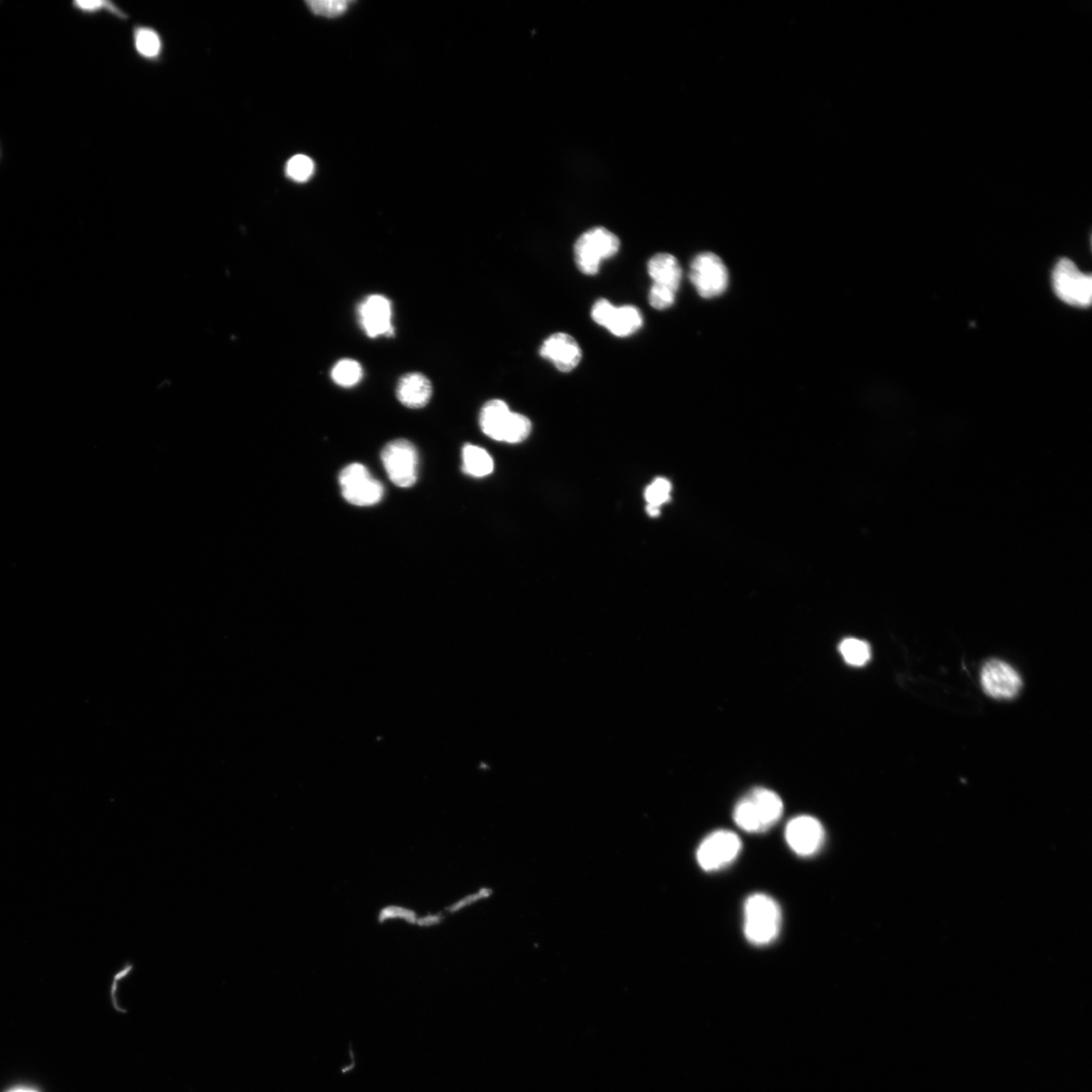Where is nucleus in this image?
<instances>
[{"mask_svg": "<svg viewBox=\"0 0 1092 1092\" xmlns=\"http://www.w3.org/2000/svg\"><path fill=\"white\" fill-rule=\"evenodd\" d=\"M671 482L664 478H658L646 488L644 497L649 505L660 508L671 500Z\"/></svg>", "mask_w": 1092, "mask_h": 1092, "instance_id": "24", "label": "nucleus"}, {"mask_svg": "<svg viewBox=\"0 0 1092 1092\" xmlns=\"http://www.w3.org/2000/svg\"><path fill=\"white\" fill-rule=\"evenodd\" d=\"M616 307L608 299H598L592 308L591 316L595 323L607 328L614 315Z\"/></svg>", "mask_w": 1092, "mask_h": 1092, "instance_id": "26", "label": "nucleus"}, {"mask_svg": "<svg viewBox=\"0 0 1092 1092\" xmlns=\"http://www.w3.org/2000/svg\"><path fill=\"white\" fill-rule=\"evenodd\" d=\"M462 460V470L470 476L487 477L494 470V460L490 454L484 449L471 446V444H467L463 448Z\"/></svg>", "mask_w": 1092, "mask_h": 1092, "instance_id": "17", "label": "nucleus"}, {"mask_svg": "<svg viewBox=\"0 0 1092 1092\" xmlns=\"http://www.w3.org/2000/svg\"><path fill=\"white\" fill-rule=\"evenodd\" d=\"M783 810L784 805L775 792L755 788L734 808L733 819L745 832L763 833L778 823Z\"/></svg>", "mask_w": 1092, "mask_h": 1092, "instance_id": "1", "label": "nucleus"}, {"mask_svg": "<svg viewBox=\"0 0 1092 1092\" xmlns=\"http://www.w3.org/2000/svg\"><path fill=\"white\" fill-rule=\"evenodd\" d=\"M488 894H489V893H488V892H487V891H481V892L479 894H476V895H470V896H469V897L463 898V900H461L460 902H459V903H457L456 904H453L452 906H450V907H449V912H451V913L458 912V911L461 910V908H462V907H465V906H467L468 904H470V903H473V902H476V901H478V900H479V898H481V897H486V896H488Z\"/></svg>", "mask_w": 1092, "mask_h": 1092, "instance_id": "29", "label": "nucleus"}, {"mask_svg": "<svg viewBox=\"0 0 1092 1092\" xmlns=\"http://www.w3.org/2000/svg\"><path fill=\"white\" fill-rule=\"evenodd\" d=\"M7 1092H38V1091L33 1088H30V1087H16L11 1090H8Z\"/></svg>", "mask_w": 1092, "mask_h": 1092, "instance_id": "32", "label": "nucleus"}, {"mask_svg": "<svg viewBox=\"0 0 1092 1092\" xmlns=\"http://www.w3.org/2000/svg\"><path fill=\"white\" fill-rule=\"evenodd\" d=\"M442 920H443V917L441 915H430V916L423 917V919L417 921V924L422 926H424V925L427 926V925L438 924Z\"/></svg>", "mask_w": 1092, "mask_h": 1092, "instance_id": "30", "label": "nucleus"}, {"mask_svg": "<svg viewBox=\"0 0 1092 1092\" xmlns=\"http://www.w3.org/2000/svg\"><path fill=\"white\" fill-rule=\"evenodd\" d=\"M690 280L700 297H719L726 292L729 287L728 268L718 255L704 253L693 260Z\"/></svg>", "mask_w": 1092, "mask_h": 1092, "instance_id": "7", "label": "nucleus"}, {"mask_svg": "<svg viewBox=\"0 0 1092 1092\" xmlns=\"http://www.w3.org/2000/svg\"><path fill=\"white\" fill-rule=\"evenodd\" d=\"M382 460L394 485L409 488L416 484L419 458L410 441L397 439L386 444L382 452Z\"/></svg>", "mask_w": 1092, "mask_h": 1092, "instance_id": "5", "label": "nucleus"}, {"mask_svg": "<svg viewBox=\"0 0 1092 1092\" xmlns=\"http://www.w3.org/2000/svg\"><path fill=\"white\" fill-rule=\"evenodd\" d=\"M395 917H398V919H403L405 921H407L410 924H415V923H417V921H418L416 914H415L412 911L405 910V908H402V907H398V906H389V907L384 908V910L380 914L379 920L381 923H384V921L389 920V919H395Z\"/></svg>", "mask_w": 1092, "mask_h": 1092, "instance_id": "27", "label": "nucleus"}, {"mask_svg": "<svg viewBox=\"0 0 1092 1092\" xmlns=\"http://www.w3.org/2000/svg\"><path fill=\"white\" fill-rule=\"evenodd\" d=\"M531 432V422L524 415L512 412L504 442L519 443L525 440Z\"/></svg>", "mask_w": 1092, "mask_h": 1092, "instance_id": "22", "label": "nucleus"}, {"mask_svg": "<svg viewBox=\"0 0 1092 1092\" xmlns=\"http://www.w3.org/2000/svg\"><path fill=\"white\" fill-rule=\"evenodd\" d=\"M676 292L678 289L671 287L654 284L649 295L650 304L656 310H665L674 305Z\"/></svg>", "mask_w": 1092, "mask_h": 1092, "instance_id": "25", "label": "nucleus"}, {"mask_svg": "<svg viewBox=\"0 0 1092 1092\" xmlns=\"http://www.w3.org/2000/svg\"><path fill=\"white\" fill-rule=\"evenodd\" d=\"M331 375L334 383L338 385L343 386V388H351L362 381L363 371L359 362L353 360H342L334 365Z\"/></svg>", "mask_w": 1092, "mask_h": 1092, "instance_id": "18", "label": "nucleus"}, {"mask_svg": "<svg viewBox=\"0 0 1092 1092\" xmlns=\"http://www.w3.org/2000/svg\"><path fill=\"white\" fill-rule=\"evenodd\" d=\"M308 9L316 15L325 17H337L342 16L351 2L345 0H311L306 3Z\"/></svg>", "mask_w": 1092, "mask_h": 1092, "instance_id": "23", "label": "nucleus"}, {"mask_svg": "<svg viewBox=\"0 0 1092 1092\" xmlns=\"http://www.w3.org/2000/svg\"><path fill=\"white\" fill-rule=\"evenodd\" d=\"M839 652L846 663L854 666H863L871 659L870 645L861 640H844L839 644Z\"/></svg>", "mask_w": 1092, "mask_h": 1092, "instance_id": "19", "label": "nucleus"}, {"mask_svg": "<svg viewBox=\"0 0 1092 1092\" xmlns=\"http://www.w3.org/2000/svg\"><path fill=\"white\" fill-rule=\"evenodd\" d=\"M74 5L77 8L81 9L82 12L86 13H95L101 11V9H108V11L111 13L118 15L120 17H124V14L121 13L119 9L110 2H102V0H90V2H81V0H80V2L74 3Z\"/></svg>", "mask_w": 1092, "mask_h": 1092, "instance_id": "28", "label": "nucleus"}, {"mask_svg": "<svg viewBox=\"0 0 1092 1092\" xmlns=\"http://www.w3.org/2000/svg\"><path fill=\"white\" fill-rule=\"evenodd\" d=\"M398 400L410 409H421L432 397L430 381L422 373L405 374L397 386Z\"/></svg>", "mask_w": 1092, "mask_h": 1092, "instance_id": "13", "label": "nucleus"}, {"mask_svg": "<svg viewBox=\"0 0 1092 1092\" xmlns=\"http://www.w3.org/2000/svg\"><path fill=\"white\" fill-rule=\"evenodd\" d=\"M135 47L145 58H157L162 49L159 35L149 27H139L135 32Z\"/></svg>", "mask_w": 1092, "mask_h": 1092, "instance_id": "20", "label": "nucleus"}, {"mask_svg": "<svg viewBox=\"0 0 1092 1092\" xmlns=\"http://www.w3.org/2000/svg\"><path fill=\"white\" fill-rule=\"evenodd\" d=\"M359 315L367 336L376 338L394 334L392 305L385 297L373 295L366 297L360 306Z\"/></svg>", "mask_w": 1092, "mask_h": 1092, "instance_id": "11", "label": "nucleus"}, {"mask_svg": "<svg viewBox=\"0 0 1092 1092\" xmlns=\"http://www.w3.org/2000/svg\"><path fill=\"white\" fill-rule=\"evenodd\" d=\"M621 241L612 232L596 227L585 232L575 244L576 264L587 276H595L602 261L617 254Z\"/></svg>", "mask_w": 1092, "mask_h": 1092, "instance_id": "3", "label": "nucleus"}, {"mask_svg": "<svg viewBox=\"0 0 1092 1092\" xmlns=\"http://www.w3.org/2000/svg\"><path fill=\"white\" fill-rule=\"evenodd\" d=\"M540 356L552 362L559 372L569 373L581 362L583 353L575 338L566 333H556L549 336L540 347Z\"/></svg>", "mask_w": 1092, "mask_h": 1092, "instance_id": "12", "label": "nucleus"}, {"mask_svg": "<svg viewBox=\"0 0 1092 1092\" xmlns=\"http://www.w3.org/2000/svg\"><path fill=\"white\" fill-rule=\"evenodd\" d=\"M340 482L344 499L354 506L378 504L384 494L382 482L373 479L369 470L361 463L347 466L341 472Z\"/></svg>", "mask_w": 1092, "mask_h": 1092, "instance_id": "6", "label": "nucleus"}, {"mask_svg": "<svg viewBox=\"0 0 1092 1092\" xmlns=\"http://www.w3.org/2000/svg\"><path fill=\"white\" fill-rule=\"evenodd\" d=\"M315 164L310 157L298 154L288 160L286 173L288 178L296 182H306L313 177Z\"/></svg>", "mask_w": 1092, "mask_h": 1092, "instance_id": "21", "label": "nucleus"}, {"mask_svg": "<svg viewBox=\"0 0 1092 1092\" xmlns=\"http://www.w3.org/2000/svg\"><path fill=\"white\" fill-rule=\"evenodd\" d=\"M646 511H647V514H649L652 517H656V516L660 515V508L659 507H654V506L649 505L646 507Z\"/></svg>", "mask_w": 1092, "mask_h": 1092, "instance_id": "31", "label": "nucleus"}, {"mask_svg": "<svg viewBox=\"0 0 1092 1092\" xmlns=\"http://www.w3.org/2000/svg\"><path fill=\"white\" fill-rule=\"evenodd\" d=\"M741 840L730 830H718L705 838L697 850V861L705 871H718L734 862L741 850Z\"/></svg>", "mask_w": 1092, "mask_h": 1092, "instance_id": "8", "label": "nucleus"}, {"mask_svg": "<svg viewBox=\"0 0 1092 1092\" xmlns=\"http://www.w3.org/2000/svg\"><path fill=\"white\" fill-rule=\"evenodd\" d=\"M780 906L762 893L750 896L745 903V935L749 942L766 946L774 942L781 930Z\"/></svg>", "mask_w": 1092, "mask_h": 1092, "instance_id": "2", "label": "nucleus"}, {"mask_svg": "<svg viewBox=\"0 0 1092 1092\" xmlns=\"http://www.w3.org/2000/svg\"><path fill=\"white\" fill-rule=\"evenodd\" d=\"M649 275L654 284L668 286L679 289L682 279V268L679 261L671 254H660L651 258L647 265Z\"/></svg>", "mask_w": 1092, "mask_h": 1092, "instance_id": "15", "label": "nucleus"}, {"mask_svg": "<svg viewBox=\"0 0 1092 1092\" xmlns=\"http://www.w3.org/2000/svg\"><path fill=\"white\" fill-rule=\"evenodd\" d=\"M787 844L801 857L816 855L825 844L826 832L819 820L809 816L792 818L785 830Z\"/></svg>", "mask_w": 1092, "mask_h": 1092, "instance_id": "9", "label": "nucleus"}, {"mask_svg": "<svg viewBox=\"0 0 1092 1092\" xmlns=\"http://www.w3.org/2000/svg\"><path fill=\"white\" fill-rule=\"evenodd\" d=\"M1053 287L1058 297L1068 305L1089 307L1092 298V278L1081 273L1079 268L1067 258L1058 261L1052 276Z\"/></svg>", "mask_w": 1092, "mask_h": 1092, "instance_id": "4", "label": "nucleus"}, {"mask_svg": "<svg viewBox=\"0 0 1092 1092\" xmlns=\"http://www.w3.org/2000/svg\"><path fill=\"white\" fill-rule=\"evenodd\" d=\"M981 683L987 694L997 699L1016 697L1022 688L1021 676L1007 663L992 660L983 666Z\"/></svg>", "mask_w": 1092, "mask_h": 1092, "instance_id": "10", "label": "nucleus"}, {"mask_svg": "<svg viewBox=\"0 0 1092 1092\" xmlns=\"http://www.w3.org/2000/svg\"><path fill=\"white\" fill-rule=\"evenodd\" d=\"M511 415L512 411L504 401L492 400L488 402L482 407L480 415L482 432L492 439L503 441Z\"/></svg>", "mask_w": 1092, "mask_h": 1092, "instance_id": "14", "label": "nucleus"}, {"mask_svg": "<svg viewBox=\"0 0 1092 1092\" xmlns=\"http://www.w3.org/2000/svg\"><path fill=\"white\" fill-rule=\"evenodd\" d=\"M643 324V315L636 307H616L611 321L606 330L617 337H627L639 331Z\"/></svg>", "mask_w": 1092, "mask_h": 1092, "instance_id": "16", "label": "nucleus"}]
</instances>
